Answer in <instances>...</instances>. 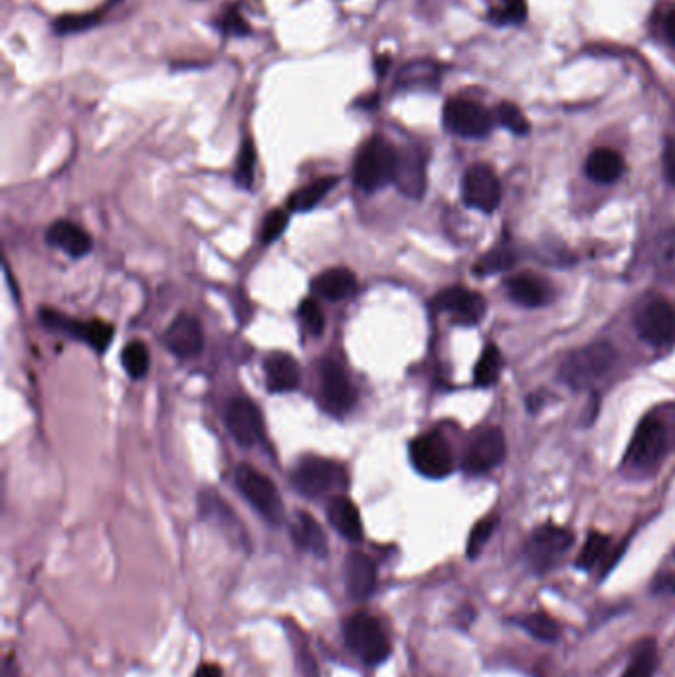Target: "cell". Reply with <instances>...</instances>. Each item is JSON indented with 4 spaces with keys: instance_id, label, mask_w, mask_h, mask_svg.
Listing matches in <instances>:
<instances>
[{
    "instance_id": "7a4b0ae2",
    "label": "cell",
    "mask_w": 675,
    "mask_h": 677,
    "mask_svg": "<svg viewBox=\"0 0 675 677\" xmlns=\"http://www.w3.org/2000/svg\"><path fill=\"white\" fill-rule=\"evenodd\" d=\"M618 353L610 343L598 341L573 351L561 365V379L571 388H592L610 375Z\"/></svg>"
},
{
    "instance_id": "e575fe53",
    "label": "cell",
    "mask_w": 675,
    "mask_h": 677,
    "mask_svg": "<svg viewBox=\"0 0 675 677\" xmlns=\"http://www.w3.org/2000/svg\"><path fill=\"white\" fill-rule=\"evenodd\" d=\"M256 177V145L252 139H244L236 165V183L242 189H252Z\"/></svg>"
},
{
    "instance_id": "8fae6325",
    "label": "cell",
    "mask_w": 675,
    "mask_h": 677,
    "mask_svg": "<svg viewBox=\"0 0 675 677\" xmlns=\"http://www.w3.org/2000/svg\"><path fill=\"white\" fill-rule=\"evenodd\" d=\"M319 402L327 414L337 418L351 412L357 402V390L331 359H325L319 367Z\"/></svg>"
},
{
    "instance_id": "52a82bcc",
    "label": "cell",
    "mask_w": 675,
    "mask_h": 677,
    "mask_svg": "<svg viewBox=\"0 0 675 677\" xmlns=\"http://www.w3.org/2000/svg\"><path fill=\"white\" fill-rule=\"evenodd\" d=\"M236 487L246 497V501L270 523H280L284 519V503L276 484L254 470L252 466H240L236 472Z\"/></svg>"
},
{
    "instance_id": "44dd1931",
    "label": "cell",
    "mask_w": 675,
    "mask_h": 677,
    "mask_svg": "<svg viewBox=\"0 0 675 677\" xmlns=\"http://www.w3.org/2000/svg\"><path fill=\"white\" fill-rule=\"evenodd\" d=\"M327 519L331 527L347 541H361L363 539V523L357 505L345 497L335 495L327 503Z\"/></svg>"
},
{
    "instance_id": "e0dca14e",
    "label": "cell",
    "mask_w": 675,
    "mask_h": 677,
    "mask_svg": "<svg viewBox=\"0 0 675 677\" xmlns=\"http://www.w3.org/2000/svg\"><path fill=\"white\" fill-rule=\"evenodd\" d=\"M165 345L181 359L196 357L204 347V333L198 319L189 313L179 315L165 333Z\"/></svg>"
},
{
    "instance_id": "484cf974",
    "label": "cell",
    "mask_w": 675,
    "mask_h": 677,
    "mask_svg": "<svg viewBox=\"0 0 675 677\" xmlns=\"http://www.w3.org/2000/svg\"><path fill=\"white\" fill-rule=\"evenodd\" d=\"M311 288L323 299L341 301L357 291V276L347 268H331L319 274Z\"/></svg>"
},
{
    "instance_id": "d6a6232c",
    "label": "cell",
    "mask_w": 675,
    "mask_h": 677,
    "mask_svg": "<svg viewBox=\"0 0 675 677\" xmlns=\"http://www.w3.org/2000/svg\"><path fill=\"white\" fill-rule=\"evenodd\" d=\"M121 363H123L125 373H127L131 379H143V377L147 375V371H149V365H151V355H149L147 345H143V343H139V341L129 343V345L123 349Z\"/></svg>"
},
{
    "instance_id": "f1b7e54d",
    "label": "cell",
    "mask_w": 675,
    "mask_h": 677,
    "mask_svg": "<svg viewBox=\"0 0 675 677\" xmlns=\"http://www.w3.org/2000/svg\"><path fill=\"white\" fill-rule=\"evenodd\" d=\"M337 185H339V177H323V179L313 181L311 185L291 194L290 210L307 212V210L315 208L327 196V193L333 191Z\"/></svg>"
},
{
    "instance_id": "1f68e13d",
    "label": "cell",
    "mask_w": 675,
    "mask_h": 677,
    "mask_svg": "<svg viewBox=\"0 0 675 677\" xmlns=\"http://www.w3.org/2000/svg\"><path fill=\"white\" fill-rule=\"evenodd\" d=\"M658 668V648L654 640H646L638 646L630 660V666L622 677H654Z\"/></svg>"
},
{
    "instance_id": "6da1fadb",
    "label": "cell",
    "mask_w": 675,
    "mask_h": 677,
    "mask_svg": "<svg viewBox=\"0 0 675 677\" xmlns=\"http://www.w3.org/2000/svg\"><path fill=\"white\" fill-rule=\"evenodd\" d=\"M398 151L385 137H371L357 153L353 165V181L361 191L375 193L394 183Z\"/></svg>"
},
{
    "instance_id": "f546056e",
    "label": "cell",
    "mask_w": 675,
    "mask_h": 677,
    "mask_svg": "<svg viewBox=\"0 0 675 677\" xmlns=\"http://www.w3.org/2000/svg\"><path fill=\"white\" fill-rule=\"evenodd\" d=\"M513 622L541 642H555L561 636L559 624L547 614H523L513 618Z\"/></svg>"
},
{
    "instance_id": "7bdbcfd3",
    "label": "cell",
    "mask_w": 675,
    "mask_h": 677,
    "mask_svg": "<svg viewBox=\"0 0 675 677\" xmlns=\"http://www.w3.org/2000/svg\"><path fill=\"white\" fill-rule=\"evenodd\" d=\"M220 32L226 34V36H248L250 34V26L244 20V16L240 14L238 6L228 8L220 16Z\"/></svg>"
},
{
    "instance_id": "b9f144b4",
    "label": "cell",
    "mask_w": 675,
    "mask_h": 677,
    "mask_svg": "<svg viewBox=\"0 0 675 677\" xmlns=\"http://www.w3.org/2000/svg\"><path fill=\"white\" fill-rule=\"evenodd\" d=\"M495 529V519H482L470 533V539H468V549H466V555L470 559H476L480 553H482L485 543L489 541L491 533Z\"/></svg>"
},
{
    "instance_id": "8d00e7d4",
    "label": "cell",
    "mask_w": 675,
    "mask_h": 677,
    "mask_svg": "<svg viewBox=\"0 0 675 677\" xmlns=\"http://www.w3.org/2000/svg\"><path fill=\"white\" fill-rule=\"evenodd\" d=\"M495 117H497V121H499L505 129H509V131L515 133V135H527L529 129H531V125H529L527 117L523 115V111H521L517 105L509 103V101H503V103L497 105Z\"/></svg>"
},
{
    "instance_id": "277c9868",
    "label": "cell",
    "mask_w": 675,
    "mask_h": 677,
    "mask_svg": "<svg viewBox=\"0 0 675 677\" xmlns=\"http://www.w3.org/2000/svg\"><path fill=\"white\" fill-rule=\"evenodd\" d=\"M291 484L301 495L317 499L343 491L349 485V478L341 464L319 456H307L293 470Z\"/></svg>"
},
{
    "instance_id": "d4e9b609",
    "label": "cell",
    "mask_w": 675,
    "mask_h": 677,
    "mask_svg": "<svg viewBox=\"0 0 675 677\" xmlns=\"http://www.w3.org/2000/svg\"><path fill=\"white\" fill-rule=\"evenodd\" d=\"M584 169H586L588 179H592L594 183L610 185V183H616L624 175V159L618 151L600 147L588 155Z\"/></svg>"
},
{
    "instance_id": "cb8c5ba5",
    "label": "cell",
    "mask_w": 675,
    "mask_h": 677,
    "mask_svg": "<svg viewBox=\"0 0 675 677\" xmlns=\"http://www.w3.org/2000/svg\"><path fill=\"white\" fill-rule=\"evenodd\" d=\"M200 513L204 519L216 523L220 529H224L226 535H230L238 545H246V533L242 531L240 521L232 515L230 507L218 499L216 493L204 491L200 495Z\"/></svg>"
},
{
    "instance_id": "f35d334b",
    "label": "cell",
    "mask_w": 675,
    "mask_h": 677,
    "mask_svg": "<svg viewBox=\"0 0 675 677\" xmlns=\"http://www.w3.org/2000/svg\"><path fill=\"white\" fill-rule=\"evenodd\" d=\"M513 264H515V258H513L511 252L493 250V252L483 256L480 264L474 268V272L480 274V276H491V274H499V272L509 270Z\"/></svg>"
},
{
    "instance_id": "f6af8a7d",
    "label": "cell",
    "mask_w": 675,
    "mask_h": 677,
    "mask_svg": "<svg viewBox=\"0 0 675 677\" xmlns=\"http://www.w3.org/2000/svg\"><path fill=\"white\" fill-rule=\"evenodd\" d=\"M654 590L660 594H675V575H662L654 582Z\"/></svg>"
},
{
    "instance_id": "74e56055",
    "label": "cell",
    "mask_w": 675,
    "mask_h": 677,
    "mask_svg": "<svg viewBox=\"0 0 675 677\" xmlns=\"http://www.w3.org/2000/svg\"><path fill=\"white\" fill-rule=\"evenodd\" d=\"M491 18L497 24H519L527 18L525 0H499L497 8L491 10Z\"/></svg>"
},
{
    "instance_id": "603a6c76",
    "label": "cell",
    "mask_w": 675,
    "mask_h": 677,
    "mask_svg": "<svg viewBox=\"0 0 675 677\" xmlns=\"http://www.w3.org/2000/svg\"><path fill=\"white\" fill-rule=\"evenodd\" d=\"M291 539L297 549L315 557H325L329 551L327 537L321 525L305 511H299L291 523Z\"/></svg>"
},
{
    "instance_id": "4fadbf2b",
    "label": "cell",
    "mask_w": 675,
    "mask_h": 677,
    "mask_svg": "<svg viewBox=\"0 0 675 677\" xmlns=\"http://www.w3.org/2000/svg\"><path fill=\"white\" fill-rule=\"evenodd\" d=\"M462 194L468 206L491 214L501 202V183L491 167L480 163L466 171L462 181Z\"/></svg>"
},
{
    "instance_id": "7c38bea8",
    "label": "cell",
    "mask_w": 675,
    "mask_h": 677,
    "mask_svg": "<svg viewBox=\"0 0 675 677\" xmlns=\"http://www.w3.org/2000/svg\"><path fill=\"white\" fill-rule=\"evenodd\" d=\"M224 420L232 438L244 448L256 446L264 436L262 412L248 398H232L226 406Z\"/></svg>"
},
{
    "instance_id": "ffe728a7",
    "label": "cell",
    "mask_w": 675,
    "mask_h": 677,
    "mask_svg": "<svg viewBox=\"0 0 675 677\" xmlns=\"http://www.w3.org/2000/svg\"><path fill=\"white\" fill-rule=\"evenodd\" d=\"M345 584L353 600H367L377 586V567L365 553H351L345 559Z\"/></svg>"
},
{
    "instance_id": "ba28073f",
    "label": "cell",
    "mask_w": 675,
    "mask_h": 677,
    "mask_svg": "<svg viewBox=\"0 0 675 677\" xmlns=\"http://www.w3.org/2000/svg\"><path fill=\"white\" fill-rule=\"evenodd\" d=\"M634 327L638 337L652 347H666L675 339V309L664 297L644 301L636 315Z\"/></svg>"
},
{
    "instance_id": "60d3db41",
    "label": "cell",
    "mask_w": 675,
    "mask_h": 677,
    "mask_svg": "<svg viewBox=\"0 0 675 677\" xmlns=\"http://www.w3.org/2000/svg\"><path fill=\"white\" fill-rule=\"evenodd\" d=\"M299 315H301V319H303V323H305V327H307V331L311 335H321L323 333V329H325V315H323V311H321V307H319V303L315 299H311V297L303 299L301 305H299Z\"/></svg>"
},
{
    "instance_id": "8992f818",
    "label": "cell",
    "mask_w": 675,
    "mask_h": 677,
    "mask_svg": "<svg viewBox=\"0 0 675 677\" xmlns=\"http://www.w3.org/2000/svg\"><path fill=\"white\" fill-rule=\"evenodd\" d=\"M668 448V430L656 416H648L636 428L626 450V464L636 470H648L662 462Z\"/></svg>"
},
{
    "instance_id": "d590c367",
    "label": "cell",
    "mask_w": 675,
    "mask_h": 677,
    "mask_svg": "<svg viewBox=\"0 0 675 677\" xmlns=\"http://www.w3.org/2000/svg\"><path fill=\"white\" fill-rule=\"evenodd\" d=\"M608 547H610V537H606L602 533H590L582 551H580L577 567L582 571H590L604 557Z\"/></svg>"
},
{
    "instance_id": "836d02e7",
    "label": "cell",
    "mask_w": 675,
    "mask_h": 677,
    "mask_svg": "<svg viewBox=\"0 0 675 677\" xmlns=\"http://www.w3.org/2000/svg\"><path fill=\"white\" fill-rule=\"evenodd\" d=\"M501 365H503L501 351L495 345H487L478 365H476V371H474L476 385L478 387H491L499 379Z\"/></svg>"
},
{
    "instance_id": "4316f807",
    "label": "cell",
    "mask_w": 675,
    "mask_h": 677,
    "mask_svg": "<svg viewBox=\"0 0 675 677\" xmlns=\"http://www.w3.org/2000/svg\"><path fill=\"white\" fill-rule=\"evenodd\" d=\"M507 293L513 301L525 307H541L551 299V288L535 274H519L507 280Z\"/></svg>"
},
{
    "instance_id": "4dcf8cb0",
    "label": "cell",
    "mask_w": 675,
    "mask_h": 677,
    "mask_svg": "<svg viewBox=\"0 0 675 677\" xmlns=\"http://www.w3.org/2000/svg\"><path fill=\"white\" fill-rule=\"evenodd\" d=\"M115 0H111L107 6L88 12V14H64L60 18L54 20V32L60 36H68V34H78V32H86L92 26H96L97 22L103 18V14L107 12L109 6H113Z\"/></svg>"
},
{
    "instance_id": "ee69618b",
    "label": "cell",
    "mask_w": 675,
    "mask_h": 677,
    "mask_svg": "<svg viewBox=\"0 0 675 677\" xmlns=\"http://www.w3.org/2000/svg\"><path fill=\"white\" fill-rule=\"evenodd\" d=\"M664 173L666 179L675 185V137L668 139L664 147Z\"/></svg>"
},
{
    "instance_id": "9c48e42d",
    "label": "cell",
    "mask_w": 675,
    "mask_h": 677,
    "mask_svg": "<svg viewBox=\"0 0 675 677\" xmlns=\"http://www.w3.org/2000/svg\"><path fill=\"white\" fill-rule=\"evenodd\" d=\"M444 125L466 139H483L493 129V117L482 103L468 97H452L444 105Z\"/></svg>"
},
{
    "instance_id": "ac0fdd59",
    "label": "cell",
    "mask_w": 675,
    "mask_h": 677,
    "mask_svg": "<svg viewBox=\"0 0 675 677\" xmlns=\"http://www.w3.org/2000/svg\"><path fill=\"white\" fill-rule=\"evenodd\" d=\"M394 183L400 193L410 198H420L426 191V159L418 149L398 151V165Z\"/></svg>"
},
{
    "instance_id": "7402d4cb",
    "label": "cell",
    "mask_w": 675,
    "mask_h": 677,
    "mask_svg": "<svg viewBox=\"0 0 675 677\" xmlns=\"http://www.w3.org/2000/svg\"><path fill=\"white\" fill-rule=\"evenodd\" d=\"M264 375L270 392H291L299 387V365L288 353H272L264 361Z\"/></svg>"
},
{
    "instance_id": "5bb4252c",
    "label": "cell",
    "mask_w": 675,
    "mask_h": 677,
    "mask_svg": "<svg viewBox=\"0 0 675 677\" xmlns=\"http://www.w3.org/2000/svg\"><path fill=\"white\" fill-rule=\"evenodd\" d=\"M507 444L501 428H485L468 446L464 468L470 474H485L505 460Z\"/></svg>"
},
{
    "instance_id": "3957f363",
    "label": "cell",
    "mask_w": 675,
    "mask_h": 677,
    "mask_svg": "<svg viewBox=\"0 0 675 677\" xmlns=\"http://www.w3.org/2000/svg\"><path fill=\"white\" fill-rule=\"evenodd\" d=\"M343 636L349 650L367 666L385 664L392 652L390 640L377 618L357 612L343 622Z\"/></svg>"
},
{
    "instance_id": "2e32d148",
    "label": "cell",
    "mask_w": 675,
    "mask_h": 677,
    "mask_svg": "<svg viewBox=\"0 0 675 677\" xmlns=\"http://www.w3.org/2000/svg\"><path fill=\"white\" fill-rule=\"evenodd\" d=\"M434 307L452 315V319L460 325H476L485 315V299L482 295L462 286L440 291L434 299Z\"/></svg>"
},
{
    "instance_id": "bcb514c9",
    "label": "cell",
    "mask_w": 675,
    "mask_h": 677,
    "mask_svg": "<svg viewBox=\"0 0 675 677\" xmlns=\"http://www.w3.org/2000/svg\"><path fill=\"white\" fill-rule=\"evenodd\" d=\"M664 32H666L668 40L675 46V4L668 10V14L664 18Z\"/></svg>"
},
{
    "instance_id": "ab89813d",
    "label": "cell",
    "mask_w": 675,
    "mask_h": 677,
    "mask_svg": "<svg viewBox=\"0 0 675 677\" xmlns=\"http://www.w3.org/2000/svg\"><path fill=\"white\" fill-rule=\"evenodd\" d=\"M288 224H290V212L288 210H282V208L272 210L262 224V242L264 244L276 242L286 232Z\"/></svg>"
},
{
    "instance_id": "5b68a950",
    "label": "cell",
    "mask_w": 675,
    "mask_h": 677,
    "mask_svg": "<svg viewBox=\"0 0 675 677\" xmlns=\"http://www.w3.org/2000/svg\"><path fill=\"white\" fill-rule=\"evenodd\" d=\"M575 537L569 529L557 525H541L525 543V559L535 573H547L559 565V561L573 547Z\"/></svg>"
},
{
    "instance_id": "30bf717a",
    "label": "cell",
    "mask_w": 675,
    "mask_h": 677,
    "mask_svg": "<svg viewBox=\"0 0 675 677\" xmlns=\"http://www.w3.org/2000/svg\"><path fill=\"white\" fill-rule=\"evenodd\" d=\"M410 462L418 474L442 480L454 472V454L444 436L430 432L410 444Z\"/></svg>"
},
{
    "instance_id": "9a60e30c",
    "label": "cell",
    "mask_w": 675,
    "mask_h": 677,
    "mask_svg": "<svg viewBox=\"0 0 675 677\" xmlns=\"http://www.w3.org/2000/svg\"><path fill=\"white\" fill-rule=\"evenodd\" d=\"M42 321L46 327H52V329H60V331H66L74 337H78L80 341L88 343L92 349H96L97 353H103L111 339H113V325L105 323V321H76V319H70L62 313H56V311H42Z\"/></svg>"
},
{
    "instance_id": "7dc6e473",
    "label": "cell",
    "mask_w": 675,
    "mask_h": 677,
    "mask_svg": "<svg viewBox=\"0 0 675 677\" xmlns=\"http://www.w3.org/2000/svg\"><path fill=\"white\" fill-rule=\"evenodd\" d=\"M194 677H222V672L214 664H204V666L198 668V672H196Z\"/></svg>"
},
{
    "instance_id": "83f0119b",
    "label": "cell",
    "mask_w": 675,
    "mask_h": 677,
    "mask_svg": "<svg viewBox=\"0 0 675 677\" xmlns=\"http://www.w3.org/2000/svg\"><path fill=\"white\" fill-rule=\"evenodd\" d=\"M438 70L440 68L432 62H412L398 72L394 88L398 90L432 88L438 84Z\"/></svg>"
},
{
    "instance_id": "d6986e66",
    "label": "cell",
    "mask_w": 675,
    "mask_h": 677,
    "mask_svg": "<svg viewBox=\"0 0 675 677\" xmlns=\"http://www.w3.org/2000/svg\"><path fill=\"white\" fill-rule=\"evenodd\" d=\"M46 242L54 248L64 250L70 258H76V260L88 256L94 248L92 236L82 226L70 220L54 222L46 232Z\"/></svg>"
}]
</instances>
